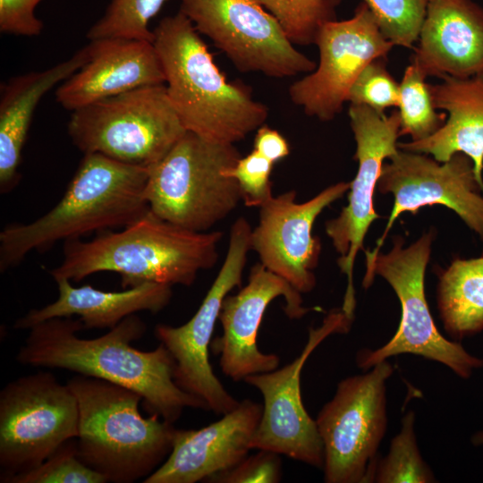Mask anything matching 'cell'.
<instances>
[{
	"instance_id": "cell-1",
	"label": "cell",
	"mask_w": 483,
	"mask_h": 483,
	"mask_svg": "<svg viewBox=\"0 0 483 483\" xmlns=\"http://www.w3.org/2000/svg\"><path fill=\"white\" fill-rule=\"evenodd\" d=\"M80 330L81 321L72 317L40 322L29 329L15 360L22 366L67 369L126 387L141 396L150 415L173 424L186 408L209 411L203 400L177 386L175 361L164 344L151 351L131 344L147 330L138 315L97 338H80Z\"/></svg>"
},
{
	"instance_id": "cell-2",
	"label": "cell",
	"mask_w": 483,
	"mask_h": 483,
	"mask_svg": "<svg viewBox=\"0 0 483 483\" xmlns=\"http://www.w3.org/2000/svg\"><path fill=\"white\" fill-rule=\"evenodd\" d=\"M148 167L120 162L98 153L84 154L59 200L28 224L0 233V271L18 266L31 251L93 232L125 227L149 211L145 198Z\"/></svg>"
},
{
	"instance_id": "cell-3",
	"label": "cell",
	"mask_w": 483,
	"mask_h": 483,
	"mask_svg": "<svg viewBox=\"0 0 483 483\" xmlns=\"http://www.w3.org/2000/svg\"><path fill=\"white\" fill-rule=\"evenodd\" d=\"M153 32L168 99L187 131L234 144L265 124L267 106L248 86L226 80L182 13L164 17Z\"/></svg>"
},
{
	"instance_id": "cell-4",
	"label": "cell",
	"mask_w": 483,
	"mask_h": 483,
	"mask_svg": "<svg viewBox=\"0 0 483 483\" xmlns=\"http://www.w3.org/2000/svg\"><path fill=\"white\" fill-rule=\"evenodd\" d=\"M223 233L194 232L167 222L150 210L117 232L90 241L64 242L62 263L53 279L80 282L99 272L120 275L123 289L145 283L191 286L200 270L215 266Z\"/></svg>"
},
{
	"instance_id": "cell-5",
	"label": "cell",
	"mask_w": 483,
	"mask_h": 483,
	"mask_svg": "<svg viewBox=\"0 0 483 483\" xmlns=\"http://www.w3.org/2000/svg\"><path fill=\"white\" fill-rule=\"evenodd\" d=\"M66 385L78 402L79 456L107 482L145 479L168 457L176 428L157 414L143 417L139 394L80 374Z\"/></svg>"
},
{
	"instance_id": "cell-6",
	"label": "cell",
	"mask_w": 483,
	"mask_h": 483,
	"mask_svg": "<svg viewBox=\"0 0 483 483\" xmlns=\"http://www.w3.org/2000/svg\"><path fill=\"white\" fill-rule=\"evenodd\" d=\"M241 157L234 144L215 142L191 131L148 167L145 198L149 210L180 227L206 232L226 217L241 199L227 174Z\"/></svg>"
},
{
	"instance_id": "cell-7",
	"label": "cell",
	"mask_w": 483,
	"mask_h": 483,
	"mask_svg": "<svg viewBox=\"0 0 483 483\" xmlns=\"http://www.w3.org/2000/svg\"><path fill=\"white\" fill-rule=\"evenodd\" d=\"M433 238V233L428 232L410 246L403 247L404 240L396 236L392 249L386 254L364 250L363 287L369 288L376 275L383 277L397 295L402 314L395 334L386 343L376 350L358 352L359 368L369 370L392 356L403 353L440 362L463 379L483 367V359L469 353L460 343L443 336L431 316L424 282Z\"/></svg>"
},
{
	"instance_id": "cell-8",
	"label": "cell",
	"mask_w": 483,
	"mask_h": 483,
	"mask_svg": "<svg viewBox=\"0 0 483 483\" xmlns=\"http://www.w3.org/2000/svg\"><path fill=\"white\" fill-rule=\"evenodd\" d=\"M67 131L83 153L150 167L186 132L165 89L148 85L72 112Z\"/></svg>"
},
{
	"instance_id": "cell-9",
	"label": "cell",
	"mask_w": 483,
	"mask_h": 483,
	"mask_svg": "<svg viewBox=\"0 0 483 483\" xmlns=\"http://www.w3.org/2000/svg\"><path fill=\"white\" fill-rule=\"evenodd\" d=\"M393 373L394 367L384 360L367 373L344 378L322 407L316 423L326 483L372 482L386 431V382Z\"/></svg>"
},
{
	"instance_id": "cell-10",
	"label": "cell",
	"mask_w": 483,
	"mask_h": 483,
	"mask_svg": "<svg viewBox=\"0 0 483 483\" xmlns=\"http://www.w3.org/2000/svg\"><path fill=\"white\" fill-rule=\"evenodd\" d=\"M78 427L76 397L53 373L10 381L0 392V482L40 465Z\"/></svg>"
},
{
	"instance_id": "cell-11",
	"label": "cell",
	"mask_w": 483,
	"mask_h": 483,
	"mask_svg": "<svg viewBox=\"0 0 483 483\" xmlns=\"http://www.w3.org/2000/svg\"><path fill=\"white\" fill-rule=\"evenodd\" d=\"M250 223L239 217L232 225L223 265L193 317L180 326L158 324L154 335L175 361L174 378L182 390L200 398L209 411L224 415L240 402L230 394L215 375L208 351L225 298L242 282L247 255L251 250Z\"/></svg>"
},
{
	"instance_id": "cell-12",
	"label": "cell",
	"mask_w": 483,
	"mask_h": 483,
	"mask_svg": "<svg viewBox=\"0 0 483 483\" xmlns=\"http://www.w3.org/2000/svg\"><path fill=\"white\" fill-rule=\"evenodd\" d=\"M179 11L242 72L289 78L317 63L285 37L275 18L254 0H178Z\"/></svg>"
},
{
	"instance_id": "cell-13",
	"label": "cell",
	"mask_w": 483,
	"mask_h": 483,
	"mask_svg": "<svg viewBox=\"0 0 483 483\" xmlns=\"http://www.w3.org/2000/svg\"><path fill=\"white\" fill-rule=\"evenodd\" d=\"M352 321L341 309H332L320 326L309 328L304 348L291 363L243 380L263 396L262 415L251 439V449L284 454L323 469V443L316 420L302 402L301 375L314 350L329 335L347 333Z\"/></svg>"
},
{
	"instance_id": "cell-14",
	"label": "cell",
	"mask_w": 483,
	"mask_h": 483,
	"mask_svg": "<svg viewBox=\"0 0 483 483\" xmlns=\"http://www.w3.org/2000/svg\"><path fill=\"white\" fill-rule=\"evenodd\" d=\"M350 125L353 132L358 170L350 182L348 204L340 214L326 223V233L339 253L341 272L347 276V287L341 309L352 319L356 307L353 266L363 249V242L371 224L380 216L374 209L373 196L382 167L399 148L400 115L398 110L389 115L379 114L364 105L350 104Z\"/></svg>"
},
{
	"instance_id": "cell-15",
	"label": "cell",
	"mask_w": 483,
	"mask_h": 483,
	"mask_svg": "<svg viewBox=\"0 0 483 483\" xmlns=\"http://www.w3.org/2000/svg\"><path fill=\"white\" fill-rule=\"evenodd\" d=\"M317 67L288 89L292 102L320 121L335 118L347 102L349 91L363 69L374 59L387 57L394 47L381 32L363 2L351 18L326 23L315 44Z\"/></svg>"
},
{
	"instance_id": "cell-16",
	"label": "cell",
	"mask_w": 483,
	"mask_h": 483,
	"mask_svg": "<svg viewBox=\"0 0 483 483\" xmlns=\"http://www.w3.org/2000/svg\"><path fill=\"white\" fill-rule=\"evenodd\" d=\"M385 162L377 190L394 196V207L372 252L379 251L396 218L426 206L442 205L456 213L483 242V191L472 160L462 153L440 163L428 155L401 148Z\"/></svg>"
},
{
	"instance_id": "cell-17",
	"label": "cell",
	"mask_w": 483,
	"mask_h": 483,
	"mask_svg": "<svg viewBox=\"0 0 483 483\" xmlns=\"http://www.w3.org/2000/svg\"><path fill=\"white\" fill-rule=\"evenodd\" d=\"M350 189V182L333 184L306 202L296 203V192L273 197L260 207L258 225L251 231V250L269 271L301 293L316 285L321 242L312 229L321 212Z\"/></svg>"
},
{
	"instance_id": "cell-18",
	"label": "cell",
	"mask_w": 483,
	"mask_h": 483,
	"mask_svg": "<svg viewBox=\"0 0 483 483\" xmlns=\"http://www.w3.org/2000/svg\"><path fill=\"white\" fill-rule=\"evenodd\" d=\"M280 296L285 301L284 310L292 319L301 318L313 309L302 305L300 292L261 263L251 267L244 287L225 298L218 318L223 334L212 340L210 350L219 355L222 372L232 380H244L277 369L279 357L262 352L257 336L267 306Z\"/></svg>"
},
{
	"instance_id": "cell-19",
	"label": "cell",
	"mask_w": 483,
	"mask_h": 483,
	"mask_svg": "<svg viewBox=\"0 0 483 483\" xmlns=\"http://www.w3.org/2000/svg\"><path fill=\"white\" fill-rule=\"evenodd\" d=\"M262 415V405L250 399L199 429H175L165 461L144 483L205 482L229 470L251 450V439Z\"/></svg>"
},
{
	"instance_id": "cell-20",
	"label": "cell",
	"mask_w": 483,
	"mask_h": 483,
	"mask_svg": "<svg viewBox=\"0 0 483 483\" xmlns=\"http://www.w3.org/2000/svg\"><path fill=\"white\" fill-rule=\"evenodd\" d=\"M87 48L86 63L55 91L57 103L69 111L140 87L165 83L151 41L100 38L90 40Z\"/></svg>"
},
{
	"instance_id": "cell-21",
	"label": "cell",
	"mask_w": 483,
	"mask_h": 483,
	"mask_svg": "<svg viewBox=\"0 0 483 483\" xmlns=\"http://www.w3.org/2000/svg\"><path fill=\"white\" fill-rule=\"evenodd\" d=\"M411 63L428 77L483 73V6L476 0H428Z\"/></svg>"
},
{
	"instance_id": "cell-22",
	"label": "cell",
	"mask_w": 483,
	"mask_h": 483,
	"mask_svg": "<svg viewBox=\"0 0 483 483\" xmlns=\"http://www.w3.org/2000/svg\"><path fill=\"white\" fill-rule=\"evenodd\" d=\"M440 80L429 84V89L435 107L447 115L445 123L430 137L401 142L398 148L432 156L440 163L456 153L468 156L483 191V73Z\"/></svg>"
},
{
	"instance_id": "cell-23",
	"label": "cell",
	"mask_w": 483,
	"mask_h": 483,
	"mask_svg": "<svg viewBox=\"0 0 483 483\" xmlns=\"http://www.w3.org/2000/svg\"><path fill=\"white\" fill-rule=\"evenodd\" d=\"M57 299L40 309H31L14 323L17 330H29L33 326L55 318L77 316L83 329H111L125 318L140 311L156 314L170 302L172 286L159 283H145L121 292L95 289L90 284L74 287L66 278L55 279Z\"/></svg>"
},
{
	"instance_id": "cell-24",
	"label": "cell",
	"mask_w": 483,
	"mask_h": 483,
	"mask_svg": "<svg viewBox=\"0 0 483 483\" xmlns=\"http://www.w3.org/2000/svg\"><path fill=\"white\" fill-rule=\"evenodd\" d=\"M87 46L48 69L12 77L1 86L0 191H11L20 179L21 151L35 109L43 96L88 60Z\"/></svg>"
},
{
	"instance_id": "cell-25",
	"label": "cell",
	"mask_w": 483,
	"mask_h": 483,
	"mask_svg": "<svg viewBox=\"0 0 483 483\" xmlns=\"http://www.w3.org/2000/svg\"><path fill=\"white\" fill-rule=\"evenodd\" d=\"M437 305L445 330L453 339L483 331V257L456 258L442 272Z\"/></svg>"
},
{
	"instance_id": "cell-26",
	"label": "cell",
	"mask_w": 483,
	"mask_h": 483,
	"mask_svg": "<svg viewBox=\"0 0 483 483\" xmlns=\"http://www.w3.org/2000/svg\"><path fill=\"white\" fill-rule=\"evenodd\" d=\"M426 80L419 68L410 63L399 83L400 135H409L412 141L433 135L443 126L447 116L435 107Z\"/></svg>"
},
{
	"instance_id": "cell-27",
	"label": "cell",
	"mask_w": 483,
	"mask_h": 483,
	"mask_svg": "<svg viewBox=\"0 0 483 483\" xmlns=\"http://www.w3.org/2000/svg\"><path fill=\"white\" fill-rule=\"evenodd\" d=\"M277 21L294 46L314 45L320 30L337 20L343 0H254Z\"/></svg>"
},
{
	"instance_id": "cell-28",
	"label": "cell",
	"mask_w": 483,
	"mask_h": 483,
	"mask_svg": "<svg viewBox=\"0 0 483 483\" xmlns=\"http://www.w3.org/2000/svg\"><path fill=\"white\" fill-rule=\"evenodd\" d=\"M436 478L419 452L415 434V413L408 411L388 453L377 462L372 482L430 483Z\"/></svg>"
},
{
	"instance_id": "cell-29",
	"label": "cell",
	"mask_w": 483,
	"mask_h": 483,
	"mask_svg": "<svg viewBox=\"0 0 483 483\" xmlns=\"http://www.w3.org/2000/svg\"><path fill=\"white\" fill-rule=\"evenodd\" d=\"M167 0H112L104 15L87 32L90 40L129 38L153 42L149 21Z\"/></svg>"
},
{
	"instance_id": "cell-30",
	"label": "cell",
	"mask_w": 483,
	"mask_h": 483,
	"mask_svg": "<svg viewBox=\"0 0 483 483\" xmlns=\"http://www.w3.org/2000/svg\"><path fill=\"white\" fill-rule=\"evenodd\" d=\"M383 35L394 44L413 49L426 15L428 0H361Z\"/></svg>"
},
{
	"instance_id": "cell-31",
	"label": "cell",
	"mask_w": 483,
	"mask_h": 483,
	"mask_svg": "<svg viewBox=\"0 0 483 483\" xmlns=\"http://www.w3.org/2000/svg\"><path fill=\"white\" fill-rule=\"evenodd\" d=\"M106 478L79 456L77 443L61 445L40 465L7 478L4 483H106Z\"/></svg>"
},
{
	"instance_id": "cell-32",
	"label": "cell",
	"mask_w": 483,
	"mask_h": 483,
	"mask_svg": "<svg viewBox=\"0 0 483 483\" xmlns=\"http://www.w3.org/2000/svg\"><path fill=\"white\" fill-rule=\"evenodd\" d=\"M387 57L371 61L353 82L347 102L364 105L379 114H385L389 107L399 105V83L389 72Z\"/></svg>"
},
{
	"instance_id": "cell-33",
	"label": "cell",
	"mask_w": 483,
	"mask_h": 483,
	"mask_svg": "<svg viewBox=\"0 0 483 483\" xmlns=\"http://www.w3.org/2000/svg\"><path fill=\"white\" fill-rule=\"evenodd\" d=\"M273 165L253 149L227 170V174L236 181L241 199L247 207L260 208L274 197L270 180Z\"/></svg>"
},
{
	"instance_id": "cell-34",
	"label": "cell",
	"mask_w": 483,
	"mask_h": 483,
	"mask_svg": "<svg viewBox=\"0 0 483 483\" xmlns=\"http://www.w3.org/2000/svg\"><path fill=\"white\" fill-rule=\"evenodd\" d=\"M282 476L279 454L271 451L258 450L246 456L233 468L219 472L205 482L210 483H276Z\"/></svg>"
},
{
	"instance_id": "cell-35",
	"label": "cell",
	"mask_w": 483,
	"mask_h": 483,
	"mask_svg": "<svg viewBox=\"0 0 483 483\" xmlns=\"http://www.w3.org/2000/svg\"><path fill=\"white\" fill-rule=\"evenodd\" d=\"M42 0H0V31L15 36H38L43 21L35 15Z\"/></svg>"
},
{
	"instance_id": "cell-36",
	"label": "cell",
	"mask_w": 483,
	"mask_h": 483,
	"mask_svg": "<svg viewBox=\"0 0 483 483\" xmlns=\"http://www.w3.org/2000/svg\"><path fill=\"white\" fill-rule=\"evenodd\" d=\"M253 149L273 164L290 154V147L285 138L276 130L263 124L256 130Z\"/></svg>"
},
{
	"instance_id": "cell-37",
	"label": "cell",
	"mask_w": 483,
	"mask_h": 483,
	"mask_svg": "<svg viewBox=\"0 0 483 483\" xmlns=\"http://www.w3.org/2000/svg\"><path fill=\"white\" fill-rule=\"evenodd\" d=\"M474 445H483V430L478 431L471 437Z\"/></svg>"
}]
</instances>
